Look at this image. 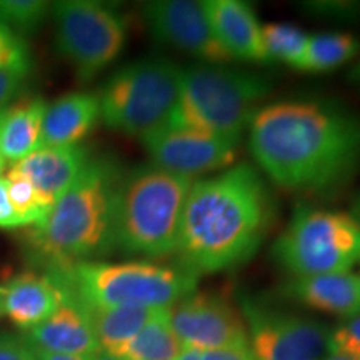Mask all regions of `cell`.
Listing matches in <instances>:
<instances>
[{"label":"cell","instance_id":"cell-1","mask_svg":"<svg viewBox=\"0 0 360 360\" xmlns=\"http://www.w3.org/2000/svg\"><path fill=\"white\" fill-rule=\"evenodd\" d=\"M249 147L278 187L327 191L360 169V117L319 102H277L255 112Z\"/></svg>","mask_w":360,"mask_h":360},{"label":"cell","instance_id":"cell-2","mask_svg":"<svg viewBox=\"0 0 360 360\" xmlns=\"http://www.w3.org/2000/svg\"><path fill=\"white\" fill-rule=\"evenodd\" d=\"M272 214L267 186L249 164L192 182L177 244L184 269L199 276L247 262L262 244Z\"/></svg>","mask_w":360,"mask_h":360},{"label":"cell","instance_id":"cell-3","mask_svg":"<svg viewBox=\"0 0 360 360\" xmlns=\"http://www.w3.org/2000/svg\"><path fill=\"white\" fill-rule=\"evenodd\" d=\"M122 175L107 159H90L77 180L29 233L49 269L92 262L115 247V205Z\"/></svg>","mask_w":360,"mask_h":360},{"label":"cell","instance_id":"cell-4","mask_svg":"<svg viewBox=\"0 0 360 360\" xmlns=\"http://www.w3.org/2000/svg\"><path fill=\"white\" fill-rule=\"evenodd\" d=\"M191 186L192 179L154 164L122 177L115 205V247L147 257L177 252Z\"/></svg>","mask_w":360,"mask_h":360},{"label":"cell","instance_id":"cell-5","mask_svg":"<svg viewBox=\"0 0 360 360\" xmlns=\"http://www.w3.org/2000/svg\"><path fill=\"white\" fill-rule=\"evenodd\" d=\"M67 295L85 307L170 309L195 292L197 276L152 262H82L49 269Z\"/></svg>","mask_w":360,"mask_h":360},{"label":"cell","instance_id":"cell-6","mask_svg":"<svg viewBox=\"0 0 360 360\" xmlns=\"http://www.w3.org/2000/svg\"><path fill=\"white\" fill-rule=\"evenodd\" d=\"M270 82L250 72L193 65L182 69L177 105L169 122L240 139Z\"/></svg>","mask_w":360,"mask_h":360},{"label":"cell","instance_id":"cell-7","mask_svg":"<svg viewBox=\"0 0 360 360\" xmlns=\"http://www.w3.org/2000/svg\"><path fill=\"white\" fill-rule=\"evenodd\" d=\"M180 74L169 58H142L117 70L98 96L103 124L141 139L165 125L177 105Z\"/></svg>","mask_w":360,"mask_h":360},{"label":"cell","instance_id":"cell-8","mask_svg":"<svg viewBox=\"0 0 360 360\" xmlns=\"http://www.w3.org/2000/svg\"><path fill=\"white\" fill-rule=\"evenodd\" d=\"M272 257L295 277L350 272L360 262V224L354 215L300 205L272 245Z\"/></svg>","mask_w":360,"mask_h":360},{"label":"cell","instance_id":"cell-9","mask_svg":"<svg viewBox=\"0 0 360 360\" xmlns=\"http://www.w3.org/2000/svg\"><path fill=\"white\" fill-rule=\"evenodd\" d=\"M57 51L87 82L122 52L127 24L115 8L94 0H64L52 6Z\"/></svg>","mask_w":360,"mask_h":360},{"label":"cell","instance_id":"cell-10","mask_svg":"<svg viewBox=\"0 0 360 360\" xmlns=\"http://www.w3.org/2000/svg\"><path fill=\"white\" fill-rule=\"evenodd\" d=\"M238 141L237 137L172 124L142 137L152 164L188 179L231 165L237 157Z\"/></svg>","mask_w":360,"mask_h":360},{"label":"cell","instance_id":"cell-11","mask_svg":"<svg viewBox=\"0 0 360 360\" xmlns=\"http://www.w3.org/2000/svg\"><path fill=\"white\" fill-rule=\"evenodd\" d=\"M170 326L186 347L217 350L249 345L242 315L217 294H193L170 307Z\"/></svg>","mask_w":360,"mask_h":360},{"label":"cell","instance_id":"cell-12","mask_svg":"<svg viewBox=\"0 0 360 360\" xmlns=\"http://www.w3.org/2000/svg\"><path fill=\"white\" fill-rule=\"evenodd\" d=\"M250 352L255 360H319L327 349L328 330L310 319L244 307Z\"/></svg>","mask_w":360,"mask_h":360},{"label":"cell","instance_id":"cell-13","mask_svg":"<svg viewBox=\"0 0 360 360\" xmlns=\"http://www.w3.org/2000/svg\"><path fill=\"white\" fill-rule=\"evenodd\" d=\"M142 12L152 37L160 44L209 64L232 60L214 32L204 2L157 0L147 2Z\"/></svg>","mask_w":360,"mask_h":360},{"label":"cell","instance_id":"cell-14","mask_svg":"<svg viewBox=\"0 0 360 360\" xmlns=\"http://www.w3.org/2000/svg\"><path fill=\"white\" fill-rule=\"evenodd\" d=\"M24 339L32 349L51 354L96 357L102 352L84 305L70 297L47 321L27 330Z\"/></svg>","mask_w":360,"mask_h":360},{"label":"cell","instance_id":"cell-15","mask_svg":"<svg viewBox=\"0 0 360 360\" xmlns=\"http://www.w3.org/2000/svg\"><path fill=\"white\" fill-rule=\"evenodd\" d=\"M65 300V289L49 272H24L2 285V312L22 330L47 321Z\"/></svg>","mask_w":360,"mask_h":360},{"label":"cell","instance_id":"cell-16","mask_svg":"<svg viewBox=\"0 0 360 360\" xmlns=\"http://www.w3.org/2000/svg\"><path fill=\"white\" fill-rule=\"evenodd\" d=\"M89 160L87 150L80 146L40 147L8 169L24 175L45 199L56 205L82 174Z\"/></svg>","mask_w":360,"mask_h":360},{"label":"cell","instance_id":"cell-17","mask_svg":"<svg viewBox=\"0 0 360 360\" xmlns=\"http://www.w3.org/2000/svg\"><path fill=\"white\" fill-rule=\"evenodd\" d=\"M204 7L219 42L231 58L267 62L262 27L249 4L240 0H207Z\"/></svg>","mask_w":360,"mask_h":360},{"label":"cell","instance_id":"cell-18","mask_svg":"<svg viewBox=\"0 0 360 360\" xmlns=\"http://www.w3.org/2000/svg\"><path fill=\"white\" fill-rule=\"evenodd\" d=\"M47 102L20 98L0 109V174L42 147V122Z\"/></svg>","mask_w":360,"mask_h":360},{"label":"cell","instance_id":"cell-19","mask_svg":"<svg viewBox=\"0 0 360 360\" xmlns=\"http://www.w3.org/2000/svg\"><path fill=\"white\" fill-rule=\"evenodd\" d=\"M283 290L310 309L349 319L360 315V281L352 272L295 277Z\"/></svg>","mask_w":360,"mask_h":360},{"label":"cell","instance_id":"cell-20","mask_svg":"<svg viewBox=\"0 0 360 360\" xmlns=\"http://www.w3.org/2000/svg\"><path fill=\"white\" fill-rule=\"evenodd\" d=\"M101 119L98 96L74 92L47 105L42 122V147H72L96 127Z\"/></svg>","mask_w":360,"mask_h":360},{"label":"cell","instance_id":"cell-21","mask_svg":"<svg viewBox=\"0 0 360 360\" xmlns=\"http://www.w3.org/2000/svg\"><path fill=\"white\" fill-rule=\"evenodd\" d=\"M80 304V302H79ZM103 352L115 354L141 328L167 309L150 307H85Z\"/></svg>","mask_w":360,"mask_h":360},{"label":"cell","instance_id":"cell-22","mask_svg":"<svg viewBox=\"0 0 360 360\" xmlns=\"http://www.w3.org/2000/svg\"><path fill=\"white\" fill-rule=\"evenodd\" d=\"M182 347V342L170 326V309H167L154 321L146 323L112 355L122 360H175Z\"/></svg>","mask_w":360,"mask_h":360},{"label":"cell","instance_id":"cell-23","mask_svg":"<svg viewBox=\"0 0 360 360\" xmlns=\"http://www.w3.org/2000/svg\"><path fill=\"white\" fill-rule=\"evenodd\" d=\"M360 42L352 34L326 32L310 35L300 70L322 74L342 67L357 56Z\"/></svg>","mask_w":360,"mask_h":360},{"label":"cell","instance_id":"cell-24","mask_svg":"<svg viewBox=\"0 0 360 360\" xmlns=\"http://www.w3.org/2000/svg\"><path fill=\"white\" fill-rule=\"evenodd\" d=\"M309 37L302 29L285 22L262 27V44L267 60H278L300 70Z\"/></svg>","mask_w":360,"mask_h":360},{"label":"cell","instance_id":"cell-25","mask_svg":"<svg viewBox=\"0 0 360 360\" xmlns=\"http://www.w3.org/2000/svg\"><path fill=\"white\" fill-rule=\"evenodd\" d=\"M4 179L7 182L8 199H11V204L13 210H15L17 217L20 219L22 227L42 222L52 210V202L45 199L42 193L24 175L17 174L15 170H6Z\"/></svg>","mask_w":360,"mask_h":360},{"label":"cell","instance_id":"cell-26","mask_svg":"<svg viewBox=\"0 0 360 360\" xmlns=\"http://www.w3.org/2000/svg\"><path fill=\"white\" fill-rule=\"evenodd\" d=\"M51 4L40 0H0V20L15 34H32L42 25Z\"/></svg>","mask_w":360,"mask_h":360},{"label":"cell","instance_id":"cell-27","mask_svg":"<svg viewBox=\"0 0 360 360\" xmlns=\"http://www.w3.org/2000/svg\"><path fill=\"white\" fill-rule=\"evenodd\" d=\"M32 70V56L24 37L0 20V72L24 79Z\"/></svg>","mask_w":360,"mask_h":360},{"label":"cell","instance_id":"cell-28","mask_svg":"<svg viewBox=\"0 0 360 360\" xmlns=\"http://www.w3.org/2000/svg\"><path fill=\"white\" fill-rule=\"evenodd\" d=\"M327 350L332 355L360 360V315L349 319L334 332H328Z\"/></svg>","mask_w":360,"mask_h":360},{"label":"cell","instance_id":"cell-29","mask_svg":"<svg viewBox=\"0 0 360 360\" xmlns=\"http://www.w3.org/2000/svg\"><path fill=\"white\" fill-rule=\"evenodd\" d=\"M0 360H35V355L24 337L4 332L0 334Z\"/></svg>","mask_w":360,"mask_h":360},{"label":"cell","instance_id":"cell-30","mask_svg":"<svg viewBox=\"0 0 360 360\" xmlns=\"http://www.w3.org/2000/svg\"><path fill=\"white\" fill-rule=\"evenodd\" d=\"M22 227L20 219L11 204L7 192V182L4 175H0V229H17Z\"/></svg>","mask_w":360,"mask_h":360},{"label":"cell","instance_id":"cell-31","mask_svg":"<svg viewBox=\"0 0 360 360\" xmlns=\"http://www.w3.org/2000/svg\"><path fill=\"white\" fill-rule=\"evenodd\" d=\"M22 82H24V79L19 77V75L0 72V109L12 103L13 97L20 92Z\"/></svg>","mask_w":360,"mask_h":360},{"label":"cell","instance_id":"cell-32","mask_svg":"<svg viewBox=\"0 0 360 360\" xmlns=\"http://www.w3.org/2000/svg\"><path fill=\"white\" fill-rule=\"evenodd\" d=\"M202 360H255L249 345L245 347H229L217 350H204Z\"/></svg>","mask_w":360,"mask_h":360},{"label":"cell","instance_id":"cell-33","mask_svg":"<svg viewBox=\"0 0 360 360\" xmlns=\"http://www.w3.org/2000/svg\"><path fill=\"white\" fill-rule=\"evenodd\" d=\"M35 360H94L96 357H75V355H60V354H51L44 352V350L32 349Z\"/></svg>","mask_w":360,"mask_h":360},{"label":"cell","instance_id":"cell-34","mask_svg":"<svg viewBox=\"0 0 360 360\" xmlns=\"http://www.w3.org/2000/svg\"><path fill=\"white\" fill-rule=\"evenodd\" d=\"M175 360H202V350L193 349V347H186V345H184L177 357H175Z\"/></svg>","mask_w":360,"mask_h":360},{"label":"cell","instance_id":"cell-35","mask_svg":"<svg viewBox=\"0 0 360 360\" xmlns=\"http://www.w3.org/2000/svg\"><path fill=\"white\" fill-rule=\"evenodd\" d=\"M349 82L352 84L355 89L360 90V58L355 62V65L349 72Z\"/></svg>","mask_w":360,"mask_h":360},{"label":"cell","instance_id":"cell-36","mask_svg":"<svg viewBox=\"0 0 360 360\" xmlns=\"http://www.w3.org/2000/svg\"><path fill=\"white\" fill-rule=\"evenodd\" d=\"M94 360H122L120 357H117V355H112V354H109V352H98L97 355H96V359Z\"/></svg>","mask_w":360,"mask_h":360},{"label":"cell","instance_id":"cell-37","mask_svg":"<svg viewBox=\"0 0 360 360\" xmlns=\"http://www.w3.org/2000/svg\"><path fill=\"white\" fill-rule=\"evenodd\" d=\"M354 217L359 220V224H360V193L357 195V199H355V202H354Z\"/></svg>","mask_w":360,"mask_h":360},{"label":"cell","instance_id":"cell-38","mask_svg":"<svg viewBox=\"0 0 360 360\" xmlns=\"http://www.w3.org/2000/svg\"><path fill=\"white\" fill-rule=\"evenodd\" d=\"M323 360H355V359L344 357V355H330V357H327V359H323Z\"/></svg>","mask_w":360,"mask_h":360},{"label":"cell","instance_id":"cell-39","mask_svg":"<svg viewBox=\"0 0 360 360\" xmlns=\"http://www.w3.org/2000/svg\"><path fill=\"white\" fill-rule=\"evenodd\" d=\"M4 312H2V287H0V317H2Z\"/></svg>","mask_w":360,"mask_h":360},{"label":"cell","instance_id":"cell-40","mask_svg":"<svg viewBox=\"0 0 360 360\" xmlns=\"http://www.w3.org/2000/svg\"><path fill=\"white\" fill-rule=\"evenodd\" d=\"M359 281H360V277H359Z\"/></svg>","mask_w":360,"mask_h":360}]
</instances>
